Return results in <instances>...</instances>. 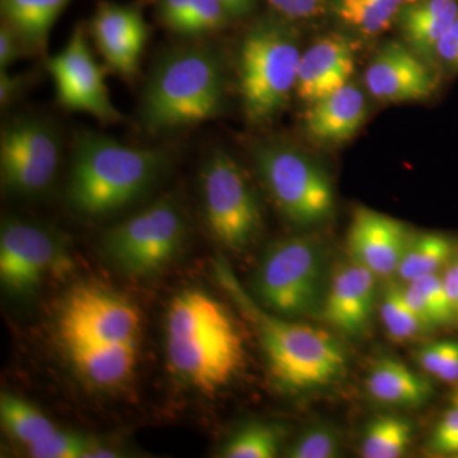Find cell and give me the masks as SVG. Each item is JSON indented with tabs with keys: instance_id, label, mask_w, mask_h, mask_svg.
I'll return each mask as SVG.
<instances>
[{
	"instance_id": "cell-42",
	"label": "cell",
	"mask_w": 458,
	"mask_h": 458,
	"mask_svg": "<svg viewBox=\"0 0 458 458\" xmlns=\"http://www.w3.org/2000/svg\"><path fill=\"white\" fill-rule=\"evenodd\" d=\"M452 262H454V267L458 269V247L456 252H454V258H452Z\"/></svg>"
},
{
	"instance_id": "cell-1",
	"label": "cell",
	"mask_w": 458,
	"mask_h": 458,
	"mask_svg": "<svg viewBox=\"0 0 458 458\" xmlns=\"http://www.w3.org/2000/svg\"><path fill=\"white\" fill-rule=\"evenodd\" d=\"M214 271L223 291L255 331L270 375L280 388L304 393L342 378L348 355L335 336L265 309L247 293L225 262H216Z\"/></svg>"
},
{
	"instance_id": "cell-29",
	"label": "cell",
	"mask_w": 458,
	"mask_h": 458,
	"mask_svg": "<svg viewBox=\"0 0 458 458\" xmlns=\"http://www.w3.org/2000/svg\"><path fill=\"white\" fill-rule=\"evenodd\" d=\"M0 417L9 433L27 447L51 436L57 428L31 403L13 394H2Z\"/></svg>"
},
{
	"instance_id": "cell-12",
	"label": "cell",
	"mask_w": 458,
	"mask_h": 458,
	"mask_svg": "<svg viewBox=\"0 0 458 458\" xmlns=\"http://www.w3.org/2000/svg\"><path fill=\"white\" fill-rule=\"evenodd\" d=\"M47 69L62 106L92 114L105 123L119 119L108 95L104 72L93 57L81 27L75 29L64 49L50 57Z\"/></svg>"
},
{
	"instance_id": "cell-41",
	"label": "cell",
	"mask_w": 458,
	"mask_h": 458,
	"mask_svg": "<svg viewBox=\"0 0 458 458\" xmlns=\"http://www.w3.org/2000/svg\"><path fill=\"white\" fill-rule=\"evenodd\" d=\"M227 12L229 17H243L251 12L254 0H216Z\"/></svg>"
},
{
	"instance_id": "cell-7",
	"label": "cell",
	"mask_w": 458,
	"mask_h": 458,
	"mask_svg": "<svg viewBox=\"0 0 458 458\" xmlns=\"http://www.w3.org/2000/svg\"><path fill=\"white\" fill-rule=\"evenodd\" d=\"M255 161L271 198L291 221L316 225L331 216L333 185L309 157L283 144H262Z\"/></svg>"
},
{
	"instance_id": "cell-23",
	"label": "cell",
	"mask_w": 458,
	"mask_h": 458,
	"mask_svg": "<svg viewBox=\"0 0 458 458\" xmlns=\"http://www.w3.org/2000/svg\"><path fill=\"white\" fill-rule=\"evenodd\" d=\"M69 0H2L5 23L20 36L23 47L41 51L51 29Z\"/></svg>"
},
{
	"instance_id": "cell-30",
	"label": "cell",
	"mask_w": 458,
	"mask_h": 458,
	"mask_svg": "<svg viewBox=\"0 0 458 458\" xmlns=\"http://www.w3.org/2000/svg\"><path fill=\"white\" fill-rule=\"evenodd\" d=\"M30 456L35 458H86L114 457L113 451L99 447L95 439L80 433L55 430L51 436L29 447Z\"/></svg>"
},
{
	"instance_id": "cell-21",
	"label": "cell",
	"mask_w": 458,
	"mask_h": 458,
	"mask_svg": "<svg viewBox=\"0 0 458 458\" xmlns=\"http://www.w3.org/2000/svg\"><path fill=\"white\" fill-rule=\"evenodd\" d=\"M457 17L458 0H417L397 21L410 49L432 65L439 41Z\"/></svg>"
},
{
	"instance_id": "cell-27",
	"label": "cell",
	"mask_w": 458,
	"mask_h": 458,
	"mask_svg": "<svg viewBox=\"0 0 458 458\" xmlns=\"http://www.w3.org/2000/svg\"><path fill=\"white\" fill-rule=\"evenodd\" d=\"M378 311L388 335L396 342H409L433 333L412 311L403 293V286L388 283L379 295Z\"/></svg>"
},
{
	"instance_id": "cell-22",
	"label": "cell",
	"mask_w": 458,
	"mask_h": 458,
	"mask_svg": "<svg viewBox=\"0 0 458 458\" xmlns=\"http://www.w3.org/2000/svg\"><path fill=\"white\" fill-rule=\"evenodd\" d=\"M78 372L92 384H123L137 366V343H95L66 346Z\"/></svg>"
},
{
	"instance_id": "cell-20",
	"label": "cell",
	"mask_w": 458,
	"mask_h": 458,
	"mask_svg": "<svg viewBox=\"0 0 458 458\" xmlns=\"http://www.w3.org/2000/svg\"><path fill=\"white\" fill-rule=\"evenodd\" d=\"M366 388L373 400L396 408L426 405L436 394V387L428 377L419 375L394 357L376 360L367 376Z\"/></svg>"
},
{
	"instance_id": "cell-28",
	"label": "cell",
	"mask_w": 458,
	"mask_h": 458,
	"mask_svg": "<svg viewBox=\"0 0 458 458\" xmlns=\"http://www.w3.org/2000/svg\"><path fill=\"white\" fill-rule=\"evenodd\" d=\"M288 430L279 423H251L238 430L222 450L225 458H274L285 441Z\"/></svg>"
},
{
	"instance_id": "cell-16",
	"label": "cell",
	"mask_w": 458,
	"mask_h": 458,
	"mask_svg": "<svg viewBox=\"0 0 458 458\" xmlns=\"http://www.w3.org/2000/svg\"><path fill=\"white\" fill-rule=\"evenodd\" d=\"M410 236L411 233L403 222L360 208L349 228V254L352 260L372 271L377 278H390L399 270Z\"/></svg>"
},
{
	"instance_id": "cell-6",
	"label": "cell",
	"mask_w": 458,
	"mask_h": 458,
	"mask_svg": "<svg viewBox=\"0 0 458 458\" xmlns=\"http://www.w3.org/2000/svg\"><path fill=\"white\" fill-rule=\"evenodd\" d=\"M327 256L318 241L291 237L273 243L255 276L261 306L286 318L319 312L328 284Z\"/></svg>"
},
{
	"instance_id": "cell-36",
	"label": "cell",
	"mask_w": 458,
	"mask_h": 458,
	"mask_svg": "<svg viewBox=\"0 0 458 458\" xmlns=\"http://www.w3.org/2000/svg\"><path fill=\"white\" fill-rule=\"evenodd\" d=\"M436 63L445 73L458 74V17L437 47Z\"/></svg>"
},
{
	"instance_id": "cell-32",
	"label": "cell",
	"mask_w": 458,
	"mask_h": 458,
	"mask_svg": "<svg viewBox=\"0 0 458 458\" xmlns=\"http://www.w3.org/2000/svg\"><path fill=\"white\" fill-rule=\"evenodd\" d=\"M406 284L411 285L426 303L436 330L457 327L456 316H454L450 298H448L447 291L443 284L441 274L421 276V278L412 280Z\"/></svg>"
},
{
	"instance_id": "cell-38",
	"label": "cell",
	"mask_w": 458,
	"mask_h": 458,
	"mask_svg": "<svg viewBox=\"0 0 458 458\" xmlns=\"http://www.w3.org/2000/svg\"><path fill=\"white\" fill-rule=\"evenodd\" d=\"M23 44L20 36L11 26H2L0 29V69L7 71L9 65L22 53Z\"/></svg>"
},
{
	"instance_id": "cell-10",
	"label": "cell",
	"mask_w": 458,
	"mask_h": 458,
	"mask_svg": "<svg viewBox=\"0 0 458 458\" xmlns=\"http://www.w3.org/2000/svg\"><path fill=\"white\" fill-rule=\"evenodd\" d=\"M140 324V311L131 301L98 285L75 286L57 313V328L65 346L137 343Z\"/></svg>"
},
{
	"instance_id": "cell-2",
	"label": "cell",
	"mask_w": 458,
	"mask_h": 458,
	"mask_svg": "<svg viewBox=\"0 0 458 458\" xmlns=\"http://www.w3.org/2000/svg\"><path fill=\"white\" fill-rule=\"evenodd\" d=\"M171 369L203 393L233 381L245 364V340L227 307L199 289L181 292L167 312Z\"/></svg>"
},
{
	"instance_id": "cell-15",
	"label": "cell",
	"mask_w": 458,
	"mask_h": 458,
	"mask_svg": "<svg viewBox=\"0 0 458 458\" xmlns=\"http://www.w3.org/2000/svg\"><path fill=\"white\" fill-rule=\"evenodd\" d=\"M377 276L354 260L337 265L330 274L319 318L346 335H360L376 310Z\"/></svg>"
},
{
	"instance_id": "cell-9",
	"label": "cell",
	"mask_w": 458,
	"mask_h": 458,
	"mask_svg": "<svg viewBox=\"0 0 458 458\" xmlns=\"http://www.w3.org/2000/svg\"><path fill=\"white\" fill-rule=\"evenodd\" d=\"M183 232L179 209L171 201H157L108 231L105 251L126 276H152L177 254Z\"/></svg>"
},
{
	"instance_id": "cell-8",
	"label": "cell",
	"mask_w": 458,
	"mask_h": 458,
	"mask_svg": "<svg viewBox=\"0 0 458 458\" xmlns=\"http://www.w3.org/2000/svg\"><path fill=\"white\" fill-rule=\"evenodd\" d=\"M201 189L210 233L229 250H245L261 227L260 207L245 172L228 153L216 150L205 162Z\"/></svg>"
},
{
	"instance_id": "cell-14",
	"label": "cell",
	"mask_w": 458,
	"mask_h": 458,
	"mask_svg": "<svg viewBox=\"0 0 458 458\" xmlns=\"http://www.w3.org/2000/svg\"><path fill=\"white\" fill-rule=\"evenodd\" d=\"M438 74L410 47L388 42L373 57L366 72V86L378 101H421L436 92Z\"/></svg>"
},
{
	"instance_id": "cell-37",
	"label": "cell",
	"mask_w": 458,
	"mask_h": 458,
	"mask_svg": "<svg viewBox=\"0 0 458 458\" xmlns=\"http://www.w3.org/2000/svg\"><path fill=\"white\" fill-rule=\"evenodd\" d=\"M280 14L293 20L318 16L324 11L327 0H267Z\"/></svg>"
},
{
	"instance_id": "cell-19",
	"label": "cell",
	"mask_w": 458,
	"mask_h": 458,
	"mask_svg": "<svg viewBox=\"0 0 458 458\" xmlns=\"http://www.w3.org/2000/svg\"><path fill=\"white\" fill-rule=\"evenodd\" d=\"M367 116L366 98L348 83L327 98L313 102L304 114V123L311 137L340 143L352 138Z\"/></svg>"
},
{
	"instance_id": "cell-11",
	"label": "cell",
	"mask_w": 458,
	"mask_h": 458,
	"mask_svg": "<svg viewBox=\"0 0 458 458\" xmlns=\"http://www.w3.org/2000/svg\"><path fill=\"white\" fill-rule=\"evenodd\" d=\"M60 141L55 128L40 117L7 123L0 137V171L4 186L21 195L45 191L55 177Z\"/></svg>"
},
{
	"instance_id": "cell-24",
	"label": "cell",
	"mask_w": 458,
	"mask_h": 458,
	"mask_svg": "<svg viewBox=\"0 0 458 458\" xmlns=\"http://www.w3.org/2000/svg\"><path fill=\"white\" fill-rule=\"evenodd\" d=\"M457 247L458 241L438 232L411 234L397 276L403 282L410 283L421 276L441 274Z\"/></svg>"
},
{
	"instance_id": "cell-31",
	"label": "cell",
	"mask_w": 458,
	"mask_h": 458,
	"mask_svg": "<svg viewBox=\"0 0 458 458\" xmlns=\"http://www.w3.org/2000/svg\"><path fill=\"white\" fill-rule=\"evenodd\" d=\"M423 372L442 384H458V340L442 339L424 344L414 352Z\"/></svg>"
},
{
	"instance_id": "cell-5",
	"label": "cell",
	"mask_w": 458,
	"mask_h": 458,
	"mask_svg": "<svg viewBox=\"0 0 458 458\" xmlns=\"http://www.w3.org/2000/svg\"><path fill=\"white\" fill-rule=\"evenodd\" d=\"M301 53L297 35L278 21L256 23L240 50V89L250 120L267 122L285 106L297 83Z\"/></svg>"
},
{
	"instance_id": "cell-39",
	"label": "cell",
	"mask_w": 458,
	"mask_h": 458,
	"mask_svg": "<svg viewBox=\"0 0 458 458\" xmlns=\"http://www.w3.org/2000/svg\"><path fill=\"white\" fill-rule=\"evenodd\" d=\"M191 0H161L159 2V16L165 25L176 31L181 21L185 17Z\"/></svg>"
},
{
	"instance_id": "cell-25",
	"label": "cell",
	"mask_w": 458,
	"mask_h": 458,
	"mask_svg": "<svg viewBox=\"0 0 458 458\" xmlns=\"http://www.w3.org/2000/svg\"><path fill=\"white\" fill-rule=\"evenodd\" d=\"M414 436L412 421L397 415H381L364 430L360 454L364 458H399L406 454Z\"/></svg>"
},
{
	"instance_id": "cell-40",
	"label": "cell",
	"mask_w": 458,
	"mask_h": 458,
	"mask_svg": "<svg viewBox=\"0 0 458 458\" xmlns=\"http://www.w3.org/2000/svg\"><path fill=\"white\" fill-rule=\"evenodd\" d=\"M22 84L20 77H13L7 71H2L0 73V104L2 106H7L9 102L16 98Z\"/></svg>"
},
{
	"instance_id": "cell-4",
	"label": "cell",
	"mask_w": 458,
	"mask_h": 458,
	"mask_svg": "<svg viewBox=\"0 0 458 458\" xmlns=\"http://www.w3.org/2000/svg\"><path fill=\"white\" fill-rule=\"evenodd\" d=\"M223 104V72L216 53L191 45L165 54L157 63L141 99L148 131H168L207 122Z\"/></svg>"
},
{
	"instance_id": "cell-3",
	"label": "cell",
	"mask_w": 458,
	"mask_h": 458,
	"mask_svg": "<svg viewBox=\"0 0 458 458\" xmlns=\"http://www.w3.org/2000/svg\"><path fill=\"white\" fill-rule=\"evenodd\" d=\"M164 153L99 132L75 137L68 199L77 212L104 216L140 199L165 170Z\"/></svg>"
},
{
	"instance_id": "cell-26",
	"label": "cell",
	"mask_w": 458,
	"mask_h": 458,
	"mask_svg": "<svg viewBox=\"0 0 458 458\" xmlns=\"http://www.w3.org/2000/svg\"><path fill=\"white\" fill-rule=\"evenodd\" d=\"M417 0H339L336 12L344 22L366 35H378L393 25L401 12Z\"/></svg>"
},
{
	"instance_id": "cell-33",
	"label": "cell",
	"mask_w": 458,
	"mask_h": 458,
	"mask_svg": "<svg viewBox=\"0 0 458 458\" xmlns=\"http://www.w3.org/2000/svg\"><path fill=\"white\" fill-rule=\"evenodd\" d=\"M426 450L434 457H458V384L452 386L447 406L430 432Z\"/></svg>"
},
{
	"instance_id": "cell-17",
	"label": "cell",
	"mask_w": 458,
	"mask_h": 458,
	"mask_svg": "<svg viewBox=\"0 0 458 458\" xmlns=\"http://www.w3.org/2000/svg\"><path fill=\"white\" fill-rule=\"evenodd\" d=\"M96 47L114 73L131 80L140 68L148 27L140 9L101 3L90 23Z\"/></svg>"
},
{
	"instance_id": "cell-18",
	"label": "cell",
	"mask_w": 458,
	"mask_h": 458,
	"mask_svg": "<svg viewBox=\"0 0 458 458\" xmlns=\"http://www.w3.org/2000/svg\"><path fill=\"white\" fill-rule=\"evenodd\" d=\"M354 72V55L351 44L342 36L327 35L318 38L301 55L298 65V98L318 101L343 89Z\"/></svg>"
},
{
	"instance_id": "cell-34",
	"label": "cell",
	"mask_w": 458,
	"mask_h": 458,
	"mask_svg": "<svg viewBox=\"0 0 458 458\" xmlns=\"http://www.w3.org/2000/svg\"><path fill=\"white\" fill-rule=\"evenodd\" d=\"M286 456L291 458H335L342 456V439L330 427H311L301 434Z\"/></svg>"
},
{
	"instance_id": "cell-35",
	"label": "cell",
	"mask_w": 458,
	"mask_h": 458,
	"mask_svg": "<svg viewBox=\"0 0 458 458\" xmlns=\"http://www.w3.org/2000/svg\"><path fill=\"white\" fill-rule=\"evenodd\" d=\"M228 17L227 12L216 0H191L176 32L192 36L216 31L225 25Z\"/></svg>"
},
{
	"instance_id": "cell-13",
	"label": "cell",
	"mask_w": 458,
	"mask_h": 458,
	"mask_svg": "<svg viewBox=\"0 0 458 458\" xmlns=\"http://www.w3.org/2000/svg\"><path fill=\"white\" fill-rule=\"evenodd\" d=\"M62 258L49 232L38 225L8 221L0 232V280L14 293H27L40 284Z\"/></svg>"
}]
</instances>
